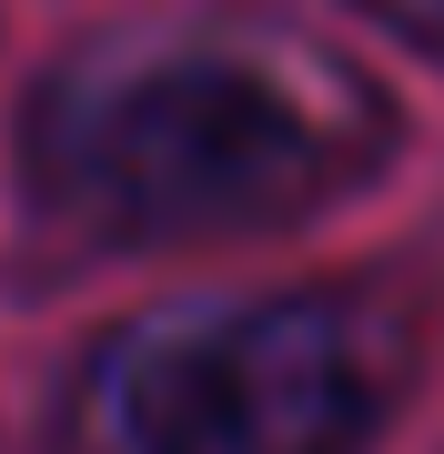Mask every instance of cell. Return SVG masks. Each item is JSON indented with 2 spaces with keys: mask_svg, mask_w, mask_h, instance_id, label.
<instances>
[{
  "mask_svg": "<svg viewBox=\"0 0 444 454\" xmlns=\"http://www.w3.org/2000/svg\"><path fill=\"white\" fill-rule=\"evenodd\" d=\"M344 131L253 51H142L31 121V182L101 243H232L344 182Z\"/></svg>",
  "mask_w": 444,
  "mask_h": 454,
  "instance_id": "obj_1",
  "label": "cell"
},
{
  "mask_svg": "<svg viewBox=\"0 0 444 454\" xmlns=\"http://www.w3.org/2000/svg\"><path fill=\"white\" fill-rule=\"evenodd\" d=\"M404 343L363 293H243L152 313L91 364L101 454H374Z\"/></svg>",
  "mask_w": 444,
  "mask_h": 454,
  "instance_id": "obj_2",
  "label": "cell"
},
{
  "mask_svg": "<svg viewBox=\"0 0 444 454\" xmlns=\"http://www.w3.org/2000/svg\"><path fill=\"white\" fill-rule=\"evenodd\" d=\"M404 11H414V20H425V31H444V0H404Z\"/></svg>",
  "mask_w": 444,
  "mask_h": 454,
  "instance_id": "obj_3",
  "label": "cell"
}]
</instances>
